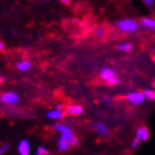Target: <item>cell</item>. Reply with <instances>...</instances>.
<instances>
[{"mask_svg":"<svg viewBox=\"0 0 155 155\" xmlns=\"http://www.w3.org/2000/svg\"><path fill=\"white\" fill-rule=\"evenodd\" d=\"M150 135H151L150 130L146 126H140L139 129L136 130L135 137L139 140L140 142H146L150 139Z\"/></svg>","mask_w":155,"mask_h":155,"instance_id":"cell-8","label":"cell"},{"mask_svg":"<svg viewBox=\"0 0 155 155\" xmlns=\"http://www.w3.org/2000/svg\"><path fill=\"white\" fill-rule=\"evenodd\" d=\"M54 109H57V110H60V111H64L65 107H64V105H63V104L59 103V104H57V105H55Z\"/></svg>","mask_w":155,"mask_h":155,"instance_id":"cell-21","label":"cell"},{"mask_svg":"<svg viewBox=\"0 0 155 155\" xmlns=\"http://www.w3.org/2000/svg\"><path fill=\"white\" fill-rule=\"evenodd\" d=\"M140 141L137 139H136V137H134V139L132 140V143H131V146H132V149H137V147H139V145H140Z\"/></svg>","mask_w":155,"mask_h":155,"instance_id":"cell-18","label":"cell"},{"mask_svg":"<svg viewBox=\"0 0 155 155\" xmlns=\"http://www.w3.org/2000/svg\"><path fill=\"white\" fill-rule=\"evenodd\" d=\"M103 103L107 104V105H109V107H111V105L113 104V99H112V97H104Z\"/></svg>","mask_w":155,"mask_h":155,"instance_id":"cell-17","label":"cell"},{"mask_svg":"<svg viewBox=\"0 0 155 155\" xmlns=\"http://www.w3.org/2000/svg\"><path fill=\"white\" fill-rule=\"evenodd\" d=\"M64 116V111H60L57 109H52L45 113V117L49 120H54V121H61Z\"/></svg>","mask_w":155,"mask_h":155,"instance_id":"cell-10","label":"cell"},{"mask_svg":"<svg viewBox=\"0 0 155 155\" xmlns=\"http://www.w3.org/2000/svg\"><path fill=\"white\" fill-rule=\"evenodd\" d=\"M139 23H140V27L145 28V29H151V30L155 29V19L154 18H151V17L142 18Z\"/></svg>","mask_w":155,"mask_h":155,"instance_id":"cell-11","label":"cell"},{"mask_svg":"<svg viewBox=\"0 0 155 155\" xmlns=\"http://www.w3.org/2000/svg\"><path fill=\"white\" fill-rule=\"evenodd\" d=\"M8 149H9V144H3V145L0 147V155L5 154V153L8 151Z\"/></svg>","mask_w":155,"mask_h":155,"instance_id":"cell-19","label":"cell"},{"mask_svg":"<svg viewBox=\"0 0 155 155\" xmlns=\"http://www.w3.org/2000/svg\"><path fill=\"white\" fill-rule=\"evenodd\" d=\"M143 93H144L146 99H149V100H151V101H155V90L146 89V90L143 91Z\"/></svg>","mask_w":155,"mask_h":155,"instance_id":"cell-14","label":"cell"},{"mask_svg":"<svg viewBox=\"0 0 155 155\" xmlns=\"http://www.w3.org/2000/svg\"><path fill=\"white\" fill-rule=\"evenodd\" d=\"M116 49L119 51H123V52H130L133 49V45L131 42H123V43H120L117 45Z\"/></svg>","mask_w":155,"mask_h":155,"instance_id":"cell-13","label":"cell"},{"mask_svg":"<svg viewBox=\"0 0 155 155\" xmlns=\"http://www.w3.org/2000/svg\"><path fill=\"white\" fill-rule=\"evenodd\" d=\"M3 49H5V43H3V42L0 40V52L3 51Z\"/></svg>","mask_w":155,"mask_h":155,"instance_id":"cell-22","label":"cell"},{"mask_svg":"<svg viewBox=\"0 0 155 155\" xmlns=\"http://www.w3.org/2000/svg\"><path fill=\"white\" fill-rule=\"evenodd\" d=\"M35 154L36 155H49L50 154V151H49L48 149L43 147V146H39V147H37Z\"/></svg>","mask_w":155,"mask_h":155,"instance_id":"cell-15","label":"cell"},{"mask_svg":"<svg viewBox=\"0 0 155 155\" xmlns=\"http://www.w3.org/2000/svg\"><path fill=\"white\" fill-rule=\"evenodd\" d=\"M143 2L145 3L146 6L150 7V8H152V7H154L155 2H154V0H143Z\"/></svg>","mask_w":155,"mask_h":155,"instance_id":"cell-20","label":"cell"},{"mask_svg":"<svg viewBox=\"0 0 155 155\" xmlns=\"http://www.w3.org/2000/svg\"><path fill=\"white\" fill-rule=\"evenodd\" d=\"M100 78L104 82H107L109 85H116L119 84L120 79L117 77V73L112 68H103L100 71Z\"/></svg>","mask_w":155,"mask_h":155,"instance_id":"cell-2","label":"cell"},{"mask_svg":"<svg viewBox=\"0 0 155 155\" xmlns=\"http://www.w3.org/2000/svg\"><path fill=\"white\" fill-rule=\"evenodd\" d=\"M0 102H2L6 105H16L19 102V95L16 92H5L0 95Z\"/></svg>","mask_w":155,"mask_h":155,"instance_id":"cell-5","label":"cell"},{"mask_svg":"<svg viewBox=\"0 0 155 155\" xmlns=\"http://www.w3.org/2000/svg\"><path fill=\"white\" fill-rule=\"evenodd\" d=\"M83 107L79 105V104H70L68 107H65L64 114L70 116H80L83 113Z\"/></svg>","mask_w":155,"mask_h":155,"instance_id":"cell-7","label":"cell"},{"mask_svg":"<svg viewBox=\"0 0 155 155\" xmlns=\"http://www.w3.org/2000/svg\"><path fill=\"white\" fill-rule=\"evenodd\" d=\"M154 62H155V57H154Z\"/></svg>","mask_w":155,"mask_h":155,"instance_id":"cell-24","label":"cell"},{"mask_svg":"<svg viewBox=\"0 0 155 155\" xmlns=\"http://www.w3.org/2000/svg\"><path fill=\"white\" fill-rule=\"evenodd\" d=\"M126 100L129 103L133 104V105H141L145 102L146 97L142 91H134V92H131V93L127 94Z\"/></svg>","mask_w":155,"mask_h":155,"instance_id":"cell-4","label":"cell"},{"mask_svg":"<svg viewBox=\"0 0 155 155\" xmlns=\"http://www.w3.org/2000/svg\"><path fill=\"white\" fill-rule=\"evenodd\" d=\"M94 33H95L97 37H102V36H104V33H105V29H104L103 27L99 26L94 29Z\"/></svg>","mask_w":155,"mask_h":155,"instance_id":"cell-16","label":"cell"},{"mask_svg":"<svg viewBox=\"0 0 155 155\" xmlns=\"http://www.w3.org/2000/svg\"><path fill=\"white\" fill-rule=\"evenodd\" d=\"M52 129L54 130L55 132H58L61 137L71 140V141H72V140L77 139V136H75L74 132H73V130H72L69 125H67L65 123H61V122L55 123V124H53Z\"/></svg>","mask_w":155,"mask_h":155,"instance_id":"cell-3","label":"cell"},{"mask_svg":"<svg viewBox=\"0 0 155 155\" xmlns=\"http://www.w3.org/2000/svg\"><path fill=\"white\" fill-rule=\"evenodd\" d=\"M116 27L122 32L134 33L140 29V23L134 19H122L116 22Z\"/></svg>","mask_w":155,"mask_h":155,"instance_id":"cell-1","label":"cell"},{"mask_svg":"<svg viewBox=\"0 0 155 155\" xmlns=\"http://www.w3.org/2000/svg\"><path fill=\"white\" fill-rule=\"evenodd\" d=\"M62 3H64V5H69L70 3V0H60Z\"/></svg>","mask_w":155,"mask_h":155,"instance_id":"cell-23","label":"cell"},{"mask_svg":"<svg viewBox=\"0 0 155 155\" xmlns=\"http://www.w3.org/2000/svg\"><path fill=\"white\" fill-rule=\"evenodd\" d=\"M32 64H31V62L28 61V60H22V61L18 62L16 64V68L21 72H27L29 71L30 69H31Z\"/></svg>","mask_w":155,"mask_h":155,"instance_id":"cell-12","label":"cell"},{"mask_svg":"<svg viewBox=\"0 0 155 155\" xmlns=\"http://www.w3.org/2000/svg\"><path fill=\"white\" fill-rule=\"evenodd\" d=\"M30 151H31V146H30L29 141L26 139L21 140L18 144V153L20 155H29Z\"/></svg>","mask_w":155,"mask_h":155,"instance_id":"cell-9","label":"cell"},{"mask_svg":"<svg viewBox=\"0 0 155 155\" xmlns=\"http://www.w3.org/2000/svg\"><path fill=\"white\" fill-rule=\"evenodd\" d=\"M91 129H92V131H94V132L97 133V134H99V135L107 136L109 134V127L104 123L99 122V121L92 123L91 124Z\"/></svg>","mask_w":155,"mask_h":155,"instance_id":"cell-6","label":"cell"}]
</instances>
